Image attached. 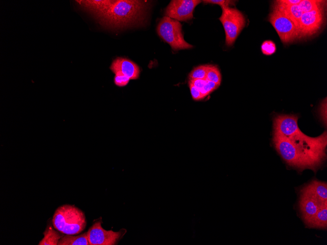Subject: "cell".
Instances as JSON below:
<instances>
[{"label": "cell", "instance_id": "obj_1", "mask_svg": "<svg viewBox=\"0 0 327 245\" xmlns=\"http://www.w3.org/2000/svg\"><path fill=\"white\" fill-rule=\"evenodd\" d=\"M103 26L122 28L143 24L146 18L148 2L138 0H76Z\"/></svg>", "mask_w": 327, "mask_h": 245}, {"label": "cell", "instance_id": "obj_2", "mask_svg": "<svg viewBox=\"0 0 327 245\" xmlns=\"http://www.w3.org/2000/svg\"><path fill=\"white\" fill-rule=\"evenodd\" d=\"M298 119L296 115L275 116L273 121L274 133L286 138L297 147L326 159L327 131L317 137L309 136L299 129Z\"/></svg>", "mask_w": 327, "mask_h": 245}, {"label": "cell", "instance_id": "obj_3", "mask_svg": "<svg viewBox=\"0 0 327 245\" xmlns=\"http://www.w3.org/2000/svg\"><path fill=\"white\" fill-rule=\"evenodd\" d=\"M274 147L283 160L290 166L299 170L316 171L325 159L293 145L288 139L274 133Z\"/></svg>", "mask_w": 327, "mask_h": 245}, {"label": "cell", "instance_id": "obj_4", "mask_svg": "<svg viewBox=\"0 0 327 245\" xmlns=\"http://www.w3.org/2000/svg\"><path fill=\"white\" fill-rule=\"evenodd\" d=\"M52 222L56 230L67 235L77 234L83 231L86 225L84 213L74 205L59 207L53 215Z\"/></svg>", "mask_w": 327, "mask_h": 245}, {"label": "cell", "instance_id": "obj_5", "mask_svg": "<svg viewBox=\"0 0 327 245\" xmlns=\"http://www.w3.org/2000/svg\"><path fill=\"white\" fill-rule=\"evenodd\" d=\"M157 32L174 50L190 49L193 46L184 39L182 24L177 20L165 16L159 22Z\"/></svg>", "mask_w": 327, "mask_h": 245}, {"label": "cell", "instance_id": "obj_6", "mask_svg": "<svg viewBox=\"0 0 327 245\" xmlns=\"http://www.w3.org/2000/svg\"><path fill=\"white\" fill-rule=\"evenodd\" d=\"M222 14L219 20L221 22L225 32V43L232 46L245 26L246 19L238 10L226 7L222 8Z\"/></svg>", "mask_w": 327, "mask_h": 245}, {"label": "cell", "instance_id": "obj_7", "mask_svg": "<svg viewBox=\"0 0 327 245\" xmlns=\"http://www.w3.org/2000/svg\"><path fill=\"white\" fill-rule=\"evenodd\" d=\"M268 20L277 31L284 44L293 42L299 39V32L295 23L283 13L272 7Z\"/></svg>", "mask_w": 327, "mask_h": 245}, {"label": "cell", "instance_id": "obj_8", "mask_svg": "<svg viewBox=\"0 0 327 245\" xmlns=\"http://www.w3.org/2000/svg\"><path fill=\"white\" fill-rule=\"evenodd\" d=\"M325 6L302 14L297 22L299 39L308 38L320 31L325 22Z\"/></svg>", "mask_w": 327, "mask_h": 245}, {"label": "cell", "instance_id": "obj_9", "mask_svg": "<svg viewBox=\"0 0 327 245\" xmlns=\"http://www.w3.org/2000/svg\"><path fill=\"white\" fill-rule=\"evenodd\" d=\"M101 224V220L95 222L87 232L90 245H116L126 232L124 228L117 232L106 230Z\"/></svg>", "mask_w": 327, "mask_h": 245}, {"label": "cell", "instance_id": "obj_10", "mask_svg": "<svg viewBox=\"0 0 327 245\" xmlns=\"http://www.w3.org/2000/svg\"><path fill=\"white\" fill-rule=\"evenodd\" d=\"M202 0H173L164 11L165 16L178 21H187L193 18V12L195 7Z\"/></svg>", "mask_w": 327, "mask_h": 245}, {"label": "cell", "instance_id": "obj_11", "mask_svg": "<svg viewBox=\"0 0 327 245\" xmlns=\"http://www.w3.org/2000/svg\"><path fill=\"white\" fill-rule=\"evenodd\" d=\"M326 203L327 201H322L312 195L301 192L300 207L304 222L311 219Z\"/></svg>", "mask_w": 327, "mask_h": 245}, {"label": "cell", "instance_id": "obj_12", "mask_svg": "<svg viewBox=\"0 0 327 245\" xmlns=\"http://www.w3.org/2000/svg\"><path fill=\"white\" fill-rule=\"evenodd\" d=\"M110 68L115 74H122L130 80L137 79L140 76V69L139 66L133 62L124 58L118 57L114 60Z\"/></svg>", "mask_w": 327, "mask_h": 245}, {"label": "cell", "instance_id": "obj_13", "mask_svg": "<svg viewBox=\"0 0 327 245\" xmlns=\"http://www.w3.org/2000/svg\"><path fill=\"white\" fill-rule=\"evenodd\" d=\"M301 192L312 195L322 201H327V186L324 182L313 180L304 187Z\"/></svg>", "mask_w": 327, "mask_h": 245}, {"label": "cell", "instance_id": "obj_14", "mask_svg": "<svg viewBox=\"0 0 327 245\" xmlns=\"http://www.w3.org/2000/svg\"><path fill=\"white\" fill-rule=\"evenodd\" d=\"M306 224L311 227L326 228L327 224V203L324 204Z\"/></svg>", "mask_w": 327, "mask_h": 245}, {"label": "cell", "instance_id": "obj_15", "mask_svg": "<svg viewBox=\"0 0 327 245\" xmlns=\"http://www.w3.org/2000/svg\"><path fill=\"white\" fill-rule=\"evenodd\" d=\"M43 234L44 237L39 243V245H57L64 236V234L56 231L50 223L47 225Z\"/></svg>", "mask_w": 327, "mask_h": 245}, {"label": "cell", "instance_id": "obj_16", "mask_svg": "<svg viewBox=\"0 0 327 245\" xmlns=\"http://www.w3.org/2000/svg\"><path fill=\"white\" fill-rule=\"evenodd\" d=\"M58 245H90L87 232L77 236L64 235L59 240Z\"/></svg>", "mask_w": 327, "mask_h": 245}, {"label": "cell", "instance_id": "obj_17", "mask_svg": "<svg viewBox=\"0 0 327 245\" xmlns=\"http://www.w3.org/2000/svg\"><path fill=\"white\" fill-rule=\"evenodd\" d=\"M205 97L217 89L218 85L207 79L189 80Z\"/></svg>", "mask_w": 327, "mask_h": 245}, {"label": "cell", "instance_id": "obj_18", "mask_svg": "<svg viewBox=\"0 0 327 245\" xmlns=\"http://www.w3.org/2000/svg\"><path fill=\"white\" fill-rule=\"evenodd\" d=\"M326 5V0H301L298 4L303 13L318 9Z\"/></svg>", "mask_w": 327, "mask_h": 245}, {"label": "cell", "instance_id": "obj_19", "mask_svg": "<svg viewBox=\"0 0 327 245\" xmlns=\"http://www.w3.org/2000/svg\"><path fill=\"white\" fill-rule=\"evenodd\" d=\"M209 65H200L195 67L189 74V80L206 79Z\"/></svg>", "mask_w": 327, "mask_h": 245}, {"label": "cell", "instance_id": "obj_20", "mask_svg": "<svg viewBox=\"0 0 327 245\" xmlns=\"http://www.w3.org/2000/svg\"><path fill=\"white\" fill-rule=\"evenodd\" d=\"M206 79L215 83L219 86L221 82V75L216 66L211 65H209Z\"/></svg>", "mask_w": 327, "mask_h": 245}, {"label": "cell", "instance_id": "obj_21", "mask_svg": "<svg viewBox=\"0 0 327 245\" xmlns=\"http://www.w3.org/2000/svg\"><path fill=\"white\" fill-rule=\"evenodd\" d=\"M261 50L265 55H271L276 51L275 44L271 40L264 41L261 44Z\"/></svg>", "mask_w": 327, "mask_h": 245}, {"label": "cell", "instance_id": "obj_22", "mask_svg": "<svg viewBox=\"0 0 327 245\" xmlns=\"http://www.w3.org/2000/svg\"><path fill=\"white\" fill-rule=\"evenodd\" d=\"M203 2L206 3L216 4L221 6V8L234 6L236 1L228 0H203Z\"/></svg>", "mask_w": 327, "mask_h": 245}, {"label": "cell", "instance_id": "obj_23", "mask_svg": "<svg viewBox=\"0 0 327 245\" xmlns=\"http://www.w3.org/2000/svg\"><path fill=\"white\" fill-rule=\"evenodd\" d=\"M188 85L192 98L193 100L198 101L205 98L200 90L190 81H188Z\"/></svg>", "mask_w": 327, "mask_h": 245}, {"label": "cell", "instance_id": "obj_24", "mask_svg": "<svg viewBox=\"0 0 327 245\" xmlns=\"http://www.w3.org/2000/svg\"><path fill=\"white\" fill-rule=\"evenodd\" d=\"M130 80L128 77L122 74L117 73L114 77V83L118 87H123L128 83Z\"/></svg>", "mask_w": 327, "mask_h": 245}, {"label": "cell", "instance_id": "obj_25", "mask_svg": "<svg viewBox=\"0 0 327 245\" xmlns=\"http://www.w3.org/2000/svg\"><path fill=\"white\" fill-rule=\"evenodd\" d=\"M301 1V0H278L274 1V4L285 6H291L298 5Z\"/></svg>", "mask_w": 327, "mask_h": 245}]
</instances>
